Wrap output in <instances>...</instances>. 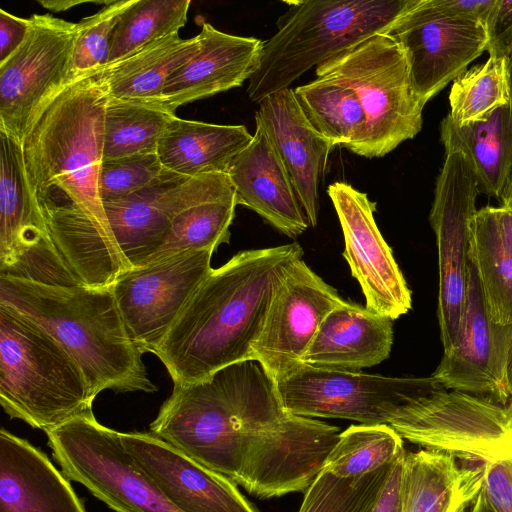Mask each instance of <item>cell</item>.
I'll use <instances>...</instances> for the list:
<instances>
[{"label":"cell","instance_id":"cell-5","mask_svg":"<svg viewBox=\"0 0 512 512\" xmlns=\"http://www.w3.org/2000/svg\"><path fill=\"white\" fill-rule=\"evenodd\" d=\"M420 0L292 1L264 42L257 70L248 80L249 98L259 103L287 89L313 66L377 34Z\"/></svg>","mask_w":512,"mask_h":512},{"label":"cell","instance_id":"cell-46","mask_svg":"<svg viewBox=\"0 0 512 512\" xmlns=\"http://www.w3.org/2000/svg\"><path fill=\"white\" fill-rule=\"evenodd\" d=\"M41 5L54 11H64L75 5L83 3L82 1H40Z\"/></svg>","mask_w":512,"mask_h":512},{"label":"cell","instance_id":"cell-36","mask_svg":"<svg viewBox=\"0 0 512 512\" xmlns=\"http://www.w3.org/2000/svg\"><path fill=\"white\" fill-rule=\"evenodd\" d=\"M449 102V116L459 126L484 120L510 103L505 60L489 57L484 64L465 70L453 81Z\"/></svg>","mask_w":512,"mask_h":512},{"label":"cell","instance_id":"cell-20","mask_svg":"<svg viewBox=\"0 0 512 512\" xmlns=\"http://www.w3.org/2000/svg\"><path fill=\"white\" fill-rule=\"evenodd\" d=\"M127 452L179 512H257L236 484L151 432H120Z\"/></svg>","mask_w":512,"mask_h":512},{"label":"cell","instance_id":"cell-23","mask_svg":"<svg viewBox=\"0 0 512 512\" xmlns=\"http://www.w3.org/2000/svg\"><path fill=\"white\" fill-rule=\"evenodd\" d=\"M251 142L233 159L228 177L238 205L256 212L288 237L309 225L291 178L263 125L257 119Z\"/></svg>","mask_w":512,"mask_h":512},{"label":"cell","instance_id":"cell-33","mask_svg":"<svg viewBox=\"0 0 512 512\" xmlns=\"http://www.w3.org/2000/svg\"><path fill=\"white\" fill-rule=\"evenodd\" d=\"M176 116L157 106L108 97L103 128V160L156 153Z\"/></svg>","mask_w":512,"mask_h":512},{"label":"cell","instance_id":"cell-18","mask_svg":"<svg viewBox=\"0 0 512 512\" xmlns=\"http://www.w3.org/2000/svg\"><path fill=\"white\" fill-rule=\"evenodd\" d=\"M457 346L444 353L431 375L445 388L507 403V363L512 324L495 323L487 310L474 254L468 253L467 283Z\"/></svg>","mask_w":512,"mask_h":512},{"label":"cell","instance_id":"cell-48","mask_svg":"<svg viewBox=\"0 0 512 512\" xmlns=\"http://www.w3.org/2000/svg\"><path fill=\"white\" fill-rule=\"evenodd\" d=\"M504 60H505V69H506V76H507L509 100H510V105L512 107V47Z\"/></svg>","mask_w":512,"mask_h":512},{"label":"cell","instance_id":"cell-47","mask_svg":"<svg viewBox=\"0 0 512 512\" xmlns=\"http://www.w3.org/2000/svg\"><path fill=\"white\" fill-rule=\"evenodd\" d=\"M470 512H495L491 505L488 503L487 499L485 498L483 492L481 491V488L478 495L474 499V503Z\"/></svg>","mask_w":512,"mask_h":512},{"label":"cell","instance_id":"cell-27","mask_svg":"<svg viewBox=\"0 0 512 512\" xmlns=\"http://www.w3.org/2000/svg\"><path fill=\"white\" fill-rule=\"evenodd\" d=\"M244 125H219L174 116L157 147L163 168L195 177L227 173L233 159L251 142Z\"/></svg>","mask_w":512,"mask_h":512},{"label":"cell","instance_id":"cell-49","mask_svg":"<svg viewBox=\"0 0 512 512\" xmlns=\"http://www.w3.org/2000/svg\"><path fill=\"white\" fill-rule=\"evenodd\" d=\"M500 201L502 205L512 207V175Z\"/></svg>","mask_w":512,"mask_h":512},{"label":"cell","instance_id":"cell-15","mask_svg":"<svg viewBox=\"0 0 512 512\" xmlns=\"http://www.w3.org/2000/svg\"><path fill=\"white\" fill-rule=\"evenodd\" d=\"M205 248L131 268L112 285L126 330L143 352L156 353L182 308L212 270Z\"/></svg>","mask_w":512,"mask_h":512},{"label":"cell","instance_id":"cell-7","mask_svg":"<svg viewBox=\"0 0 512 512\" xmlns=\"http://www.w3.org/2000/svg\"><path fill=\"white\" fill-rule=\"evenodd\" d=\"M315 73L357 94L367 120L360 156L382 157L420 132L424 106L412 90L404 52L388 33L352 45Z\"/></svg>","mask_w":512,"mask_h":512},{"label":"cell","instance_id":"cell-2","mask_svg":"<svg viewBox=\"0 0 512 512\" xmlns=\"http://www.w3.org/2000/svg\"><path fill=\"white\" fill-rule=\"evenodd\" d=\"M107 98L101 70L71 79L37 113L21 147L39 206L80 210L117 244L98 185Z\"/></svg>","mask_w":512,"mask_h":512},{"label":"cell","instance_id":"cell-45","mask_svg":"<svg viewBox=\"0 0 512 512\" xmlns=\"http://www.w3.org/2000/svg\"><path fill=\"white\" fill-rule=\"evenodd\" d=\"M499 230L508 251L512 254V207H494Z\"/></svg>","mask_w":512,"mask_h":512},{"label":"cell","instance_id":"cell-44","mask_svg":"<svg viewBox=\"0 0 512 512\" xmlns=\"http://www.w3.org/2000/svg\"><path fill=\"white\" fill-rule=\"evenodd\" d=\"M443 10L484 25L495 0H434Z\"/></svg>","mask_w":512,"mask_h":512},{"label":"cell","instance_id":"cell-40","mask_svg":"<svg viewBox=\"0 0 512 512\" xmlns=\"http://www.w3.org/2000/svg\"><path fill=\"white\" fill-rule=\"evenodd\" d=\"M481 491L495 512H512V456L482 464Z\"/></svg>","mask_w":512,"mask_h":512},{"label":"cell","instance_id":"cell-50","mask_svg":"<svg viewBox=\"0 0 512 512\" xmlns=\"http://www.w3.org/2000/svg\"><path fill=\"white\" fill-rule=\"evenodd\" d=\"M507 379H508V387L510 394L512 396V343L510 346L509 356H508V363H507Z\"/></svg>","mask_w":512,"mask_h":512},{"label":"cell","instance_id":"cell-17","mask_svg":"<svg viewBox=\"0 0 512 512\" xmlns=\"http://www.w3.org/2000/svg\"><path fill=\"white\" fill-rule=\"evenodd\" d=\"M343 302L336 289L298 259L272 299L251 358L278 382L302 365L320 324Z\"/></svg>","mask_w":512,"mask_h":512},{"label":"cell","instance_id":"cell-3","mask_svg":"<svg viewBox=\"0 0 512 512\" xmlns=\"http://www.w3.org/2000/svg\"><path fill=\"white\" fill-rule=\"evenodd\" d=\"M0 303L58 341L82 368L94 397L103 390H157L148 377L143 352L126 330L112 286L46 285L0 276Z\"/></svg>","mask_w":512,"mask_h":512},{"label":"cell","instance_id":"cell-26","mask_svg":"<svg viewBox=\"0 0 512 512\" xmlns=\"http://www.w3.org/2000/svg\"><path fill=\"white\" fill-rule=\"evenodd\" d=\"M482 474V465L460 466L450 453L430 449L406 452L401 512H463L478 495Z\"/></svg>","mask_w":512,"mask_h":512},{"label":"cell","instance_id":"cell-13","mask_svg":"<svg viewBox=\"0 0 512 512\" xmlns=\"http://www.w3.org/2000/svg\"><path fill=\"white\" fill-rule=\"evenodd\" d=\"M0 276L79 285L51 239L27 179L22 147L0 132Z\"/></svg>","mask_w":512,"mask_h":512},{"label":"cell","instance_id":"cell-8","mask_svg":"<svg viewBox=\"0 0 512 512\" xmlns=\"http://www.w3.org/2000/svg\"><path fill=\"white\" fill-rule=\"evenodd\" d=\"M389 425L404 439L430 450L482 463L512 456V399L445 388L432 376Z\"/></svg>","mask_w":512,"mask_h":512},{"label":"cell","instance_id":"cell-9","mask_svg":"<svg viewBox=\"0 0 512 512\" xmlns=\"http://www.w3.org/2000/svg\"><path fill=\"white\" fill-rule=\"evenodd\" d=\"M45 433L64 476L115 512H179L137 466L120 432L100 424L93 412Z\"/></svg>","mask_w":512,"mask_h":512},{"label":"cell","instance_id":"cell-25","mask_svg":"<svg viewBox=\"0 0 512 512\" xmlns=\"http://www.w3.org/2000/svg\"><path fill=\"white\" fill-rule=\"evenodd\" d=\"M392 322L344 300L320 324L302 364L346 371L377 365L390 354Z\"/></svg>","mask_w":512,"mask_h":512},{"label":"cell","instance_id":"cell-32","mask_svg":"<svg viewBox=\"0 0 512 512\" xmlns=\"http://www.w3.org/2000/svg\"><path fill=\"white\" fill-rule=\"evenodd\" d=\"M237 205L236 193L233 190L183 211L174 219L158 248L140 266L160 262L188 251L216 249L223 243H229V228Z\"/></svg>","mask_w":512,"mask_h":512},{"label":"cell","instance_id":"cell-22","mask_svg":"<svg viewBox=\"0 0 512 512\" xmlns=\"http://www.w3.org/2000/svg\"><path fill=\"white\" fill-rule=\"evenodd\" d=\"M255 119L279 153L309 225L316 226L319 185L333 144L309 123L294 90H280L261 100Z\"/></svg>","mask_w":512,"mask_h":512},{"label":"cell","instance_id":"cell-10","mask_svg":"<svg viewBox=\"0 0 512 512\" xmlns=\"http://www.w3.org/2000/svg\"><path fill=\"white\" fill-rule=\"evenodd\" d=\"M21 46L0 64V132L21 145L33 119L72 78L77 23L33 14Z\"/></svg>","mask_w":512,"mask_h":512},{"label":"cell","instance_id":"cell-37","mask_svg":"<svg viewBox=\"0 0 512 512\" xmlns=\"http://www.w3.org/2000/svg\"><path fill=\"white\" fill-rule=\"evenodd\" d=\"M391 466L352 478H340L322 469L305 491L298 512H367Z\"/></svg>","mask_w":512,"mask_h":512},{"label":"cell","instance_id":"cell-16","mask_svg":"<svg viewBox=\"0 0 512 512\" xmlns=\"http://www.w3.org/2000/svg\"><path fill=\"white\" fill-rule=\"evenodd\" d=\"M233 190L227 173L187 177L164 169L147 188L103 207L120 250L135 268L158 248L179 214Z\"/></svg>","mask_w":512,"mask_h":512},{"label":"cell","instance_id":"cell-30","mask_svg":"<svg viewBox=\"0 0 512 512\" xmlns=\"http://www.w3.org/2000/svg\"><path fill=\"white\" fill-rule=\"evenodd\" d=\"M311 126L333 146L359 155L366 138V115L357 94L336 81L316 78L294 89Z\"/></svg>","mask_w":512,"mask_h":512},{"label":"cell","instance_id":"cell-21","mask_svg":"<svg viewBox=\"0 0 512 512\" xmlns=\"http://www.w3.org/2000/svg\"><path fill=\"white\" fill-rule=\"evenodd\" d=\"M195 54L167 80L156 106L178 107L239 87L257 70L264 42L222 32L203 22Z\"/></svg>","mask_w":512,"mask_h":512},{"label":"cell","instance_id":"cell-11","mask_svg":"<svg viewBox=\"0 0 512 512\" xmlns=\"http://www.w3.org/2000/svg\"><path fill=\"white\" fill-rule=\"evenodd\" d=\"M422 378H398L302 364L276 382L281 405L303 417L388 424L417 393Z\"/></svg>","mask_w":512,"mask_h":512},{"label":"cell","instance_id":"cell-34","mask_svg":"<svg viewBox=\"0 0 512 512\" xmlns=\"http://www.w3.org/2000/svg\"><path fill=\"white\" fill-rule=\"evenodd\" d=\"M402 439L388 424L352 425L339 434L323 470L340 478L375 472L405 453Z\"/></svg>","mask_w":512,"mask_h":512},{"label":"cell","instance_id":"cell-28","mask_svg":"<svg viewBox=\"0 0 512 512\" xmlns=\"http://www.w3.org/2000/svg\"><path fill=\"white\" fill-rule=\"evenodd\" d=\"M446 153L458 151L468 160L478 190L501 199L512 175V107L494 110L487 118L459 126L450 116L440 124Z\"/></svg>","mask_w":512,"mask_h":512},{"label":"cell","instance_id":"cell-1","mask_svg":"<svg viewBox=\"0 0 512 512\" xmlns=\"http://www.w3.org/2000/svg\"><path fill=\"white\" fill-rule=\"evenodd\" d=\"M298 243L240 251L192 293L155 355L174 384H190L251 358L272 299Z\"/></svg>","mask_w":512,"mask_h":512},{"label":"cell","instance_id":"cell-31","mask_svg":"<svg viewBox=\"0 0 512 512\" xmlns=\"http://www.w3.org/2000/svg\"><path fill=\"white\" fill-rule=\"evenodd\" d=\"M471 248L491 319L512 324V254L506 248L494 207L477 210L472 222Z\"/></svg>","mask_w":512,"mask_h":512},{"label":"cell","instance_id":"cell-39","mask_svg":"<svg viewBox=\"0 0 512 512\" xmlns=\"http://www.w3.org/2000/svg\"><path fill=\"white\" fill-rule=\"evenodd\" d=\"M164 172L157 153L103 160L99 173L102 202L125 198L155 182Z\"/></svg>","mask_w":512,"mask_h":512},{"label":"cell","instance_id":"cell-35","mask_svg":"<svg viewBox=\"0 0 512 512\" xmlns=\"http://www.w3.org/2000/svg\"><path fill=\"white\" fill-rule=\"evenodd\" d=\"M190 4V0H135L114 30L107 65L157 39L179 33L187 22Z\"/></svg>","mask_w":512,"mask_h":512},{"label":"cell","instance_id":"cell-24","mask_svg":"<svg viewBox=\"0 0 512 512\" xmlns=\"http://www.w3.org/2000/svg\"><path fill=\"white\" fill-rule=\"evenodd\" d=\"M0 512H87L45 453L0 430Z\"/></svg>","mask_w":512,"mask_h":512},{"label":"cell","instance_id":"cell-6","mask_svg":"<svg viewBox=\"0 0 512 512\" xmlns=\"http://www.w3.org/2000/svg\"><path fill=\"white\" fill-rule=\"evenodd\" d=\"M77 361L44 328L0 303V404L11 418L49 431L92 413Z\"/></svg>","mask_w":512,"mask_h":512},{"label":"cell","instance_id":"cell-41","mask_svg":"<svg viewBox=\"0 0 512 512\" xmlns=\"http://www.w3.org/2000/svg\"><path fill=\"white\" fill-rule=\"evenodd\" d=\"M484 28L489 57L505 59L512 47V0H495Z\"/></svg>","mask_w":512,"mask_h":512},{"label":"cell","instance_id":"cell-38","mask_svg":"<svg viewBox=\"0 0 512 512\" xmlns=\"http://www.w3.org/2000/svg\"><path fill=\"white\" fill-rule=\"evenodd\" d=\"M134 2H109L77 23L78 33L72 57L73 79L98 72L107 65L114 30L121 16Z\"/></svg>","mask_w":512,"mask_h":512},{"label":"cell","instance_id":"cell-29","mask_svg":"<svg viewBox=\"0 0 512 512\" xmlns=\"http://www.w3.org/2000/svg\"><path fill=\"white\" fill-rule=\"evenodd\" d=\"M197 35L173 33L101 70L107 96L156 106L168 78L198 50Z\"/></svg>","mask_w":512,"mask_h":512},{"label":"cell","instance_id":"cell-42","mask_svg":"<svg viewBox=\"0 0 512 512\" xmlns=\"http://www.w3.org/2000/svg\"><path fill=\"white\" fill-rule=\"evenodd\" d=\"M29 29V18H21L0 9V64L21 46Z\"/></svg>","mask_w":512,"mask_h":512},{"label":"cell","instance_id":"cell-14","mask_svg":"<svg viewBox=\"0 0 512 512\" xmlns=\"http://www.w3.org/2000/svg\"><path fill=\"white\" fill-rule=\"evenodd\" d=\"M404 52L412 90L424 106L487 49L484 25L420 0L387 32Z\"/></svg>","mask_w":512,"mask_h":512},{"label":"cell","instance_id":"cell-12","mask_svg":"<svg viewBox=\"0 0 512 512\" xmlns=\"http://www.w3.org/2000/svg\"><path fill=\"white\" fill-rule=\"evenodd\" d=\"M478 183L467 158L446 153L436 180L430 224L438 251V321L444 353L458 344Z\"/></svg>","mask_w":512,"mask_h":512},{"label":"cell","instance_id":"cell-4","mask_svg":"<svg viewBox=\"0 0 512 512\" xmlns=\"http://www.w3.org/2000/svg\"><path fill=\"white\" fill-rule=\"evenodd\" d=\"M279 401L275 381L250 358L200 381L174 384L150 432L227 478L233 450L249 422Z\"/></svg>","mask_w":512,"mask_h":512},{"label":"cell","instance_id":"cell-19","mask_svg":"<svg viewBox=\"0 0 512 512\" xmlns=\"http://www.w3.org/2000/svg\"><path fill=\"white\" fill-rule=\"evenodd\" d=\"M345 242L343 255L358 281L366 308L395 320L412 304L411 292L374 219L376 203L345 182L329 185Z\"/></svg>","mask_w":512,"mask_h":512},{"label":"cell","instance_id":"cell-43","mask_svg":"<svg viewBox=\"0 0 512 512\" xmlns=\"http://www.w3.org/2000/svg\"><path fill=\"white\" fill-rule=\"evenodd\" d=\"M405 453L390 467L378 497L367 512H401V475Z\"/></svg>","mask_w":512,"mask_h":512}]
</instances>
